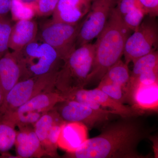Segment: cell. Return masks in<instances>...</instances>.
Masks as SVG:
<instances>
[{
  "label": "cell",
  "instance_id": "5b68a950",
  "mask_svg": "<svg viewBox=\"0 0 158 158\" xmlns=\"http://www.w3.org/2000/svg\"><path fill=\"white\" fill-rule=\"evenodd\" d=\"M58 71H54L18 82L4 98L0 107V116L15 111L40 94L56 90Z\"/></svg>",
  "mask_w": 158,
  "mask_h": 158
},
{
  "label": "cell",
  "instance_id": "8992f818",
  "mask_svg": "<svg viewBox=\"0 0 158 158\" xmlns=\"http://www.w3.org/2000/svg\"><path fill=\"white\" fill-rule=\"evenodd\" d=\"M125 45V62L128 65L142 56L156 50L158 41V24L156 17L147 15Z\"/></svg>",
  "mask_w": 158,
  "mask_h": 158
},
{
  "label": "cell",
  "instance_id": "7c38bea8",
  "mask_svg": "<svg viewBox=\"0 0 158 158\" xmlns=\"http://www.w3.org/2000/svg\"><path fill=\"white\" fill-rule=\"evenodd\" d=\"M88 130L81 123L65 122L58 139V147L67 153L75 152L88 139Z\"/></svg>",
  "mask_w": 158,
  "mask_h": 158
},
{
  "label": "cell",
  "instance_id": "7402d4cb",
  "mask_svg": "<svg viewBox=\"0 0 158 158\" xmlns=\"http://www.w3.org/2000/svg\"><path fill=\"white\" fill-rule=\"evenodd\" d=\"M65 122L63 119L57 122L50 130L45 143L42 145L47 156L53 158L60 157L57 152L58 141L62 124Z\"/></svg>",
  "mask_w": 158,
  "mask_h": 158
},
{
  "label": "cell",
  "instance_id": "30bf717a",
  "mask_svg": "<svg viewBox=\"0 0 158 158\" xmlns=\"http://www.w3.org/2000/svg\"><path fill=\"white\" fill-rule=\"evenodd\" d=\"M127 102L142 112L156 111L158 109V82L150 84H136L128 86Z\"/></svg>",
  "mask_w": 158,
  "mask_h": 158
},
{
  "label": "cell",
  "instance_id": "4fadbf2b",
  "mask_svg": "<svg viewBox=\"0 0 158 158\" xmlns=\"http://www.w3.org/2000/svg\"><path fill=\"white\" fill-rule=\"evenodd\" d=\"M15 145L17 158H40L47 156L33 126L19 128Z\"/></svg>",
  "mask_w": 158,
  "mask_h": 158
},
{
  "label": "cell",
  "instance_id": "3957f363",
  "mask_svg": "<svg viewBox=\"0 0 158 158\" xmlns=\"http://www.w3.org/2000/svg\"><path fill=\"white\" fill-rule=\"evenodd\" d=\"M94 57V44H86L75 49L63 60L57 74L56 90L64 97L73 91L85 88Z\"/></svg>",
  "mask_w": 158,
  "mask_h": 158
},
{
  "label": "cell",
  "instance_id": "44dd1931",
  "mask_svg": "<svg viewBox=\"0 0 158 158\" xmlns=\"http://www.w3.org/2000/svg\"><path fill=\"white\" fill-rule=\"evenodd\" d=\"M10 12L14 21L32 19L36 15L34 2H27L23 0H12Z\"/></svg>",
  "mask_w": 158,
  "mask_h": 158
},
{
  "label": "cell",
  "instance_id": "d4e9b609",
  "mask_svg": "<svg viewBox=\"0 0 158 158\" xmlns=\"http://www.w3.org/2000/svg\"><path fill=\"white\" fill-rule=\"evenodd\" d=\"M147 15V13L142 7L139 6L121 17L125 25L131 31H134L138 28Z\"/></svg>",
  "mask_w": 158,
  "mask_h": 158
},
{
  "label": "cell",
  "instance_id": "83f0119b",
  "mask_svg": "<svg viewBox=\"0 0 158 158\" xmlns=\"http://www.w3.org/2000/svg\"><path fill=\"white\" fill-rule=\"evenodd\" d=\"M59 0H36L34 2L36 15L45 17L52 15Z\"/></svg>",
  "mask_w": 158,
  "mask_h": 158
},
{
  "label": "cell",
  "instance_id": "4dcf8cb0",
  "mask_svg": "<svg viewBox=\"0 0 158 158\" xmlns=\"http://www.w3.org/2000/svg\"><path fill=\"white\" fill-rule=\"evenodd\" d=\"M140 6L151 17L158 15V0H138Z\"/></svg>",
  "mask_w": 158,
  "mask_h": 158
},
{
  "label": "cell",
  "instance_id": "836d02e7",
  "mask_svg": "<svg viewBox=\"0 0 158 158\" xmlns=\"http://www.w3.org/2000/svg\"><path fill=\"white\" fill-rule=\"evenodd\" d=\"M3 101H4V97H3L2 92V90L0 88V107L2 104Z\"/></svg>",
  "mask_w": 158,
  "mask_h": 158
},
{
  "label": "cell",
  "instance_id": "f546056e",
  "mask_svg": "<svg viewBox=\"0 0 158 158\" xmlns=\"http://www.w3.org/2000/svg\"><path fill=\"white\" fill-rule=\"evenodd\" d=\"M139 6L141 7L138 0H117L115 8L122 17L133 9Z\"/></svg>",
  "mask_w": 158,
  "mask_h": 158
},
{
  "label": "cell",
  "instance_id": "9a60e30c",
  "mask_svg": "<svg viewBox=\"0 0 158 158\" xmlns=\"http://www.w3.org/2000/svg\"><path fill=\"white\" fill-rule=\"evenodd\" d=\"M37 23L32 19L18 21L12 25L9 42V48L18 51L33 41L38 33Z\"/></svg>",
  "mask_w": 158,
  "mask_h": 158
},
{
  "label": "cell",
  "instance_id": "9c48e42d",
  "mask_svg": "<svg viewBox=\"0 0 158 158\" xmlns=\"http://www.w3.org/2000/svg\"><path fill=\"white\" fill-rule=\"evenodd\" d=\"M54 109L65 122H77L85 125L88 129L105 123L116 112L104 108L95 109L76 101L66 99L58 103Z\"/></svg>",
  "mask_w": 158,
  "mask_h": 158
},
{
  "label": "cell",
  "instance_id": "7a4b0ae2",
  "mask_svg": "<svg viewBox=\"0 0 158 158\" xmlns=\"http://www.w3.org/2000/svg\"><path fill=\"white\" fill-rule=\"evenodd\" d=\"M131 31L114 7L106 27L94 44V60L86 86L99 83L108 69L121 59Z\"/></svg>",
  "mask_w": 158,
  "mask_h": 158
},
{
  "label": "cell",
  "instance_id": "e575fe53",
  "mask_svg": "<svg viewBox=\"0 0 158 158\" xmlns=\"http://www.w3.org/2000/svg\"><path fill=\"white\" fill-rule=\"evenodd\" d=\"M36 1V0H35V1ZM35 1H34V2H35Z\"/></svg>",
  "mask_w": 158,
  "mask_h": 158
},
{
  "label": "cell",
  "instance_id": "ba28073f",
  "mask_svg": "<svg viewBox=\"0 0 158 158\" xmlns=\"http://www.w3.org/2000/svg\"><path fill=\"white\" fill-rule=\"evenodd\" d=\"M81 22L71 24L51 20L44 24L39 36L58 52L62 60L76 48Z\"/></svg>",
  "mask_w": 158,
  "mask_h": 158
},
{
  "label": "cell",
  "instance_id": "d590c367",
  "mask_svg": "<svg viewBox=\"0 0 158 158\" xmlns=\"http://www.w3.org/2000/svg\"><path fill=\"white\" fill-rule=\"evenodd\" d=\"M91 1H92V0H91Z\"/></svg>",
  "mask_w": 158,
  "mask_h": 158
},
{
  "label": "cell",
  "instance_id": "e0dca14e",
  "mask_svg": "<svg viewBox=\"0 0 158 158\" xmlns=\"http://www.w3.org/2000/svg\"><path fill=\"white\" fill-rule=\"evenodd\" d=\"M90 97L101 107L108 108L116 112L120 117L142 116L145 113L133 107L121 103L96 88L92 90H88Z\"/></svg>",
  "mask_w": 158,
  "mask_h": 158
},
{
  "label": "cell",
  "instance_id": "5bb4252c",
  "mask_svg": "<svg viewBox=\"0 0 158 158\" xmlns=\"http://www.w3.org/2000/svg\"><path fill=\"white\" fill-rule=\"evenodd\" d=\"M21 78V71L15 53L9 51L0 58V88L4 100Z\"/></svg>",
  "mask_w": 158,
  "mask_h": 158
},
{
  "label": "cell",
  "instance_id": "603a6c76",
  "mask_svg": "<svg viewBox=\"0 0 158 158\" xmlns=\"http://www.w3.org/2000/svg\"><path fill=\"white\" fill-rule=\"evenodd\" d=\"M15 127L9 123L0 121V153L7 152L15 144Z\"/></svg>",
  "mask_w": 158,
  "mask_h": 158
},
{
  "label": "cell",
  "instance_id": "52a82bcc",
  "mask_svg": "<svg viewBox=\"0 0 158 158\" xmlns=\"http://www.w3.org/2000/svg\"><path fill=\"white\" fill-rule=\"evenodd\" d=\"M117 0H92L90 9L81 22L76 48L90 43L101 33Z\"/></svg>",
  "mask_w": 158,
  "mask_h": 158
},
{
  "label": "cell",
  "instance_id": "2e32d148",
  "mask_svg": "<svg viewBox=\"0 0 158 158\" xmlns=\"http://www.w3.org/2000/svg\"><path fill=\"white\" fill-rule=\"evenodd\" d=\"M65 100L63 95L56 89L34 97L14 112L17 113L33 112L45 113L53 109L58 103Z\"/></svg>",
  "mask_w": 158,
  "mask_h": 158
},
{
  "label": "cell",
  "instance_id": "6da1fadb",
  "mask_svg": "<svg viewBox=\"0 0 158 158\" xmlns=\"http://www.w3.org/2000/svg\"><path fill=\"white\" fill-rule=\"evenodd\" d=\"M141 116L121 117L105 126L98 135L90 138L75 152L64 156L68 158H147L139 153L138 146L148 138L152 128Z\"/></svg>",
  "mask_w": 158,
  "mask_h": 158
},
{
  "label": "cell",
  "instance_id": "ac0fdd59",
  "mask_svg": "<svg viewBox=\"0 0 158 158\" xmlns=\"http://www.w3.org/2000/svg\"><path fill=\"white\" fill-rule=\"evenodd\" d=\"M130 76L128 65L120 59L108 69L100 81L111 82L119 85L126 92Z\"/></svg>",
  "mask_w": 158,
  "mask_h": 158
},
{
  "label": "cell",
  "instance_id": "ffe728a7",
  "mask_svg": "<svg viewBox=\"0 0 158 158\" xmlns=\"http://www.w3.org/2000/svg\"><path fill=\"white\" fill-rule=\"evenodd\" d=\"M134 67L130 80H133L141 73L158 69V53L157 50L142 56L133 62Z\"/></svg>",
  "mask_w": 158,
  "mask_h": 158
},
{
  "label": "cell",
  "instance_id": "f1b7e54d",
  "mask_svg": "<svg viewBox=\"0 0 158 158\" xmlns=\"http://www.w3.org/2000/svg\"><path fill=\"white\" fill-rule=\"evenodd\" d=\"M157 82H158V69L145 72L138 76L136 78L130 80L127 87L136 84L150 85Z\"/></svg>",
  "mask_w": 158,
  "mask_h": 158
},
{
  "label": "cell",
  "instance_id": "277c9868",
  "mask_svg": "<svg viewBox=\"0 0 158 158\" xmlns=\"http://www.w3.org/2000/svg\"><path fill=\"white\" fill-rule=\"evenodd\" d=\"M14 52L20 67L21 81L59 70L63 63L58 52L38 35L21 49Z\"/></svg>",
  "mask_w": 158,
  "mask_h": 158
},
{
  "label": "cell",
  "instance_id": "484cf974",
  "mask_svg": "<svg viewBox=\"0 0 158 158\" xmlns=\"http://www.w3.org/2000/svg\"><path fill=\"white\" fill-rule=\"evenodd\" d=\"M12 27L11 22L6 17L0 18V58L9 51Z\"/></svg>",
  "mask_w": 158,
  "mask_h": 158
},
{
  "label": "cell",
  "instance_id": "d6986e66",
  "mask_svg": "<svg viewBox=\"0 0 158 158\" xmlns=\"http://www.w3.org/2000/svg\"><path fill=\"white\" fill-rule=\"evenodd\" d=\"M62 119L55 109L43 114L35 123L34 130L41 145L45 143L50 130L56 122Z\"/></svg>",
  "mask_w": 158,
  "mask_h": 158
},
{
  "label": "cell",
  "instance_id": "1f68e13d",
  "mask_svg": "<svg viewBox=\"0 0 158 158\" xmlns=\"http://www.w3.org/2000/svg\"><path fill=\"white\" fill-rule=\"evenodd\" d=\"M12 0H0V18L6 17L10 12Z\"/></svg>",
  "mask_w": 158,
  "mask_h": 158
},
{
  "label": "cell",
  "instance_id": "d6a6232c",
  "mask_svg": "<svg viewBox=\"0 0 158 158\" xmlns=\"http://www.w3.org/2000/svg\"><path fill=\"white\" fill-rule=\"evenodd\" d=\"M149 139L152 142L153 149L154 152L155 156V158H158V138L156 136H152L151 135L149 136Z\"/></svg>",
  "mask_w": 158,
  "mask_h": 158
},
{
  "label": "cell",
  "instance_id": "cb8c5ba5",
  "mask_svg": "<svg viewBox=\"0 0 158 158\" xmlns=\"http://www.w3.org/2000/svg\"><path fill=\"white\" fill-rule=\"evenodd\" d=\"M97 88L121 103L124 104L127 102L126 92L119 85L111 82L100 81Z\"/></svg>",
  "mask_w": 158,
  "mask_h": 158
},
{
  "label": "cell",
  "instance_id": "8fae6325",
  "mask_svg": "<svg viewBox=\"0 0 158 158\" xmlns=\"http://www.w3.org/2000/svg\"><path fill=\"white\" fill-rule=\"evenodd\" d=\"M91 0H59L52 20L71 24L82 21L90 9Z\"/></svg>",
  "mask_w": 158,
  "mask_h": 158
},
{
  "label": "cell",
  "instance_id": "4316f807",
  "mask_svg": "<svg viewBox=\"0 0 158 158\" xmlns=\"http://www.w3.org/2000/svg\"><path fill=\"white\" fill-rule=\"evenodd\" d=\"M64 98L65 99L75 101L94 109H101L103 108L90 97L88 93V90H86L85 88L73 91L65 95Z\"/></svg>",
  "mask_w": 158,
  "mask_h": 158
}]
</instances>
